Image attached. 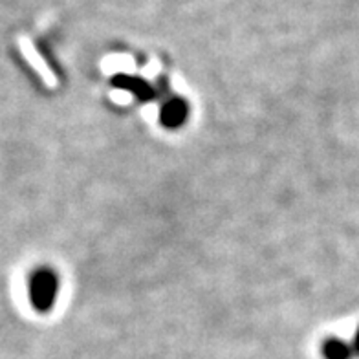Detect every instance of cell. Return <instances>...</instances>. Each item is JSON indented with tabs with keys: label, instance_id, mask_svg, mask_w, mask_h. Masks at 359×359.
I'll return each mask as SVG.
<instances>
[{
	"label": "cell",
	"instance_id": "cell-1",
	"mask_svg": "<svg viewBox=\"0 0 359 359\" xmlns=\"http://www.w3.org/2000/svg\"><path fill=\"white\" fill-rule=\"evenodd\" d=\"M59 293V279L50 268L37 269L29 277V301L37 312H50Z\"/></svg>",
	"mask_w": 359,
	"mask_h": 359
},
{
	"label": "cell",
	"instance_id": "cell-2",
	"mask_svg": "<svg viewBox=\"0 0 359 359\" xmlns=\"http://www.w3.org/2000/svg\"><path fill=\"white\" fill-rule=\"evenodd\" d=\"M189 118V104L182 97H170L160 110L161 125L167 128H178Z\"/></svg>",
	"mask_w": 359,
	"mask_h": 359
},
{
	"label": "cell",
	"instance_id": "cell-3",
	"mask_svg": "<svg viewBox=\"0 0 359 359\" xmlns=\"http://www.w3.org/2000/svg\"><path fill=\"white\" fill-rule=\"evenodd\" d=\"M114 85L121 90H127V92H130V94H134L136 97H140V100L143 101L154 97V88L147 85L145 81L137 79V77L118 76L114 79Z\"/></svg>",
	"mask_w": 359,
	"mask_h": 359
},
{
	"label": "cell",
	"instance_id": "cell-4",
	"mask_svg": "<svg viewBox=\"0 0 359 359\" xmlns=\"http://www.w3.org/2000/svg\"><path fill=\"white\" fill-rule=\"evenodd\" d=\"M352 352H354L352 346H348L341 339H328L323 345V355L326 359H350Z\"/></svg>",
	"mask_w": 359,
	"mask_h": 359
},
{
	"label": "cell",
	"instance_id": "cell-5",
	"mask_svg": "<svg viewBox=\"0 0 359 359\" xmlns=\"http://www.w3.org/2000/svg\"><path fill=\"white\" fill-rule=\"evenodd\" d=\"M352 350H354L355 354L359 355V328H358V332H355V337H354V345H352Z\"/></svg>",
	"mask_w": 359,
	"mask_h": 359
}]
</instances>
